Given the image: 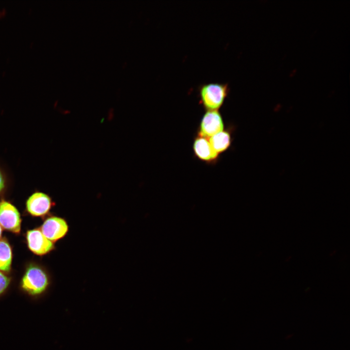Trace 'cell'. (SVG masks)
Masks as SVG:
<instances>
[{"label": "cell", "mask_w": 350, "mask_h": 350, "mask_svg": "<svg viewBox=\"0 0 350 350\" xmlns=\"http://www.w3.org/2000/svg\"><path fill=\"white\" fill-rule=\"evenodd\" d=\"M69 229L68 224L65 219L53 216L44 221L40 230L48 240L54 243L64 238Z\"/></svg>", "instance_id": "5b68a950"}, {"label": "cell", "mask_w": 350, "mask_h": 350, "mask_svg": "<svg viewBox=\"0 0 350 350\" xmlns=\"http://www.w3.org/2000/svg\"><path fill=\"white\" fill-rule=\"evenodd\" d=\"M200 102L207 110H218L229 92L228 83L210 82L198 87Z\"/></svg>", "instance_id": "7a4b0ae2"}, {"label": "cell", "mask_w": 350, "mask_h": 350, "mask_svg": "<svg viewBox=\"0 0 350 350\" xmlns=\"http://www.w3.org/2000/svg\"><path fill=\"white\" fill-rule=\"evenodd\" d=\"M54 205V202L48 194L35 191L27 198L26 209L34 216H42L48 213Z\"/></svg>", "instance_id": "277c9868"}, {"label": "cell", "mask_w": 350, "mask_h": 350, "mask_svg": "<svg viewBox=\"0 0 350 350\" xmlns=\"http://www.w3.org/2000/svg\"><path fill=\"white\" fill-rule=\"evenodd\" d=\"M193 151L195 157L207 163H212L217 159V155L212 149L209 139L197 135L193 143Z\"/></svg>", "instance_id": "ba28073f"}, {"label": "cell", "mask_w": 350, "mask_h": 350, "mask_svg": "<svg viewBox=\"0 0 350 350\" xmlns=\"http://www.w3.org/2000/svg\"><path fill=\"white\" fill-rule=\"evenodd\" d=\"M8 183L7 175L3 168L0 166V196L6 190Z\"/></svg>", "instance_id": "7c38bea8"}, {"label": "cell", "mask_w": 350, "mask_h": 350, "mask_svg": "<svg viewBox=\"0 0 350 350\" xmlns=\"http://www.w3.org/2000/svg\"><path fill=\"white\" fill-rule=\"evenodd\" d=\"M12 251L7 241L3 238L0 240V271L9 272L11 269Z\"/></svg>", "instance_id": "30bf717a"}, {"label": "cell", "mask_w": 350, "mask_h": 350, "mask_svg": "<svg viewBox=\"0 0 350 350\" xmlns=\"http://www.w3.org/2000/svg\"><path fill=\"white\" fill-rule=\"evenodd\" d=\"M50 283L46 272L37 265L31 264L25 272L20 281V288L28 296L35 298L46 292Z\"/></svg>", "instance_id": "6da1fadb"}, {"label": "cell", "mask_w": 350, "mask_h": 350, "mask_svg": "<svg viewBox=\"0 0 350 350\" xmlns=\"http://www.w3.org/2000/svg\"><path fill=\"white\" fill-rule=\"evenodd\" d=\"M213 150L217 154L226 151L231 143V136L229 131L223 130L209 138Z\"/></svg>", "instance_id": "9c48e42d"}, {"label": "cell", "mask_w": 350, "mask_h": 350, "mask_svg": "<svg viewBox=\"0 0 350 350\" xmlns=\"http://www.w3.org/2000/svg\"><path fill=\"white\" fill-rule=\"evenodd\" d=\"M1 234H2V228L0 226V239L1 238Z\"/></svg>", "instance_id": "4fadbf2b"}, {"label": "cell", "mask_w": 350, "mask_h": 350, "mask_svg": "<svg viewBox=\"0 0 350 350\" xmlns=\"http://www.w3.org/2000/svg\"><path fill=\"white\" fill-rule=\"evenodd\" d=\"M11 281V278L0 271V297L7 291Z\"/></svg>", "instance_id": "8fae6325"}, {"label": "cell", "mask_w": 350, "mask_h": 350, "mask_svg": "<svg viewBox=\"0 0 350 350\" xmlns=\"http://www.w3.org/2000/svg\"><path fill=\"white\" fill-rule=\"evenodd\" d=\"M224 128L223 118L218 110H207L201 120L198 135L209 139Z\"/></svg>", "instance_id": "8992f818"}, {"label": "cell", "mask_w": 350, "mask_h": 350, "mask_svg": "<svg viewBox=\"0 0 350 350\" xmlns=\"http://www.w3.org/2000/svg\"><path fill=\"white\" fill-rule=\"evenodd\" d=\"M26 240L29 249L37 255H44L53 250L54 243L48 240L38 229L27 231Z\"/></svg>", "instance_id": "52a82bcc"}, {"label": "cell", "mask_w": 350, "mask_h": 350, "mask_svg": "<svg viewBox=\"0 0 350 350\" xmlns=\"http://www.w3.org/2000/svg\"><path fill=\"white\" fill-rule=\"evenodd\" d=\"M21 219L17 208L9 201H0V226L3 228L18 234L21 230Z\"/></svg>", "instance_id": "3957f363"}, {"label": "cell", "mask_w": 350, "mask_h": 350, "mask_svg": "<svg viewBox=\"0 0 350 350\" xmlns=\"http://www.w3.org/2000/svg\"><path fill=\"white\" fill-rule=\"evenodd\" d=\"M126 64H127V63L126 62L123 63V64L122 65V67L123 68H124L126 67Z\"/></svg>", "instance_id": "5bb4252c"}]
</instances>
